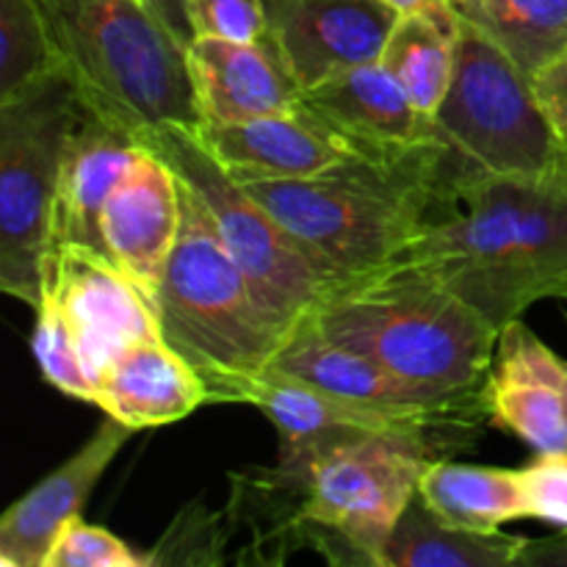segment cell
I'll return each instance as SVG.
<instances>
[{"label":"cell","mask_w":567,"mask_h":567,"mask_svg":"<svg viewBox=\"0 0 567 567\" xmlns=\"http://www.w3.org/2000/svg\"><path fill=\"white\" fill-rule=\"evenodd\" d=\"M183 22L192 37L227 42H264L269 37L266 0H183Z\"/></svg>","instance_id":"cell-29"},{"label":"cell","mask_w":567,"mask_h":567,"mask_svg":"<svg viewBox=\"0 0 567 567\" xmlns=\"http://www.w3.org/2000/svg\"><path fill=\"white\" fill-rule=\"evenodd\" d=\"M441 150L399 161L354 155L332 169L293 181H244L241 186L341 280L396 264L426 230L437 205Z\"/></svg>","instance_id":"cell-2"},{"label":"cell","mask_w":567,"mask_h":567,"mask_svg":"<svg viewBox=\"0 0 567 567\" xmlns=\"http://www.w3.org/2000/svg\"><path fill=\"white\" fill-rule=\"evenodd\" d=\"M61 305L75 332L78 354L89 380L100 374L133 343L161 336L155 305L127 271L100 249L59 244L44 255Z\"/></svg>","instance_id":"cell-11"},{"label":"cell","mask_w":567,"mask_h":567,"mask_svg":"<svg viewBox=\"0 0 567 567\" xmlns=\"http://www.w3.org/2000/svg\"><path fill=\"white\" fill-rule=\"evenodd\" d=\"M482 399L487 424L513 432L535 454L567 452V360L524 319L498 332Z\"/></svg>","instance_id":"cell-14"},{"label":"cell","mask_w":567,"mask_h":567,"mask_svg":"<svg viewBox=\"0 0 567 567\" xmlns=\"http://www.w3.org/2000/svg\"><path fill=\"white\" fill-rule=\"evenodd\" d=\"M269 39L305 89L382 59L399 14L380 0H266Z\"/></svg>","instance_id":"cell-13"},{"label":"cell","mask_w":567,"mask_h":567,"mask_svg":"<svg viewBox=\"0 0 567 567\" xmlns=\"http://www.w3.org/2000/svg\"><path fill=\"white\" fill-rule=\"evenodd\" d=\"M313 319L341 347L446 396L482 393L502 332L437 277L402 260L349 280Z\"/></svg>","instance_id":"cell-4"},{"label":"cell","mask_w":567,"mask_h":567,"mask_svg":"<svg viewBox=\"0 0 567 567\" xmlns=\"http://www.w3.org/2000/svg\"><path fill=\"white\" fill-rule=\"evenodd\" d=\"M554 131L567 142V48L529 78Z\"/></svg>","instance_id":"cell-32"},{"label":"cell","mask_w":567,"mask_h":567,"mask_svg":"<svg viewBox=\"0 0 567 567\" xmlns=\"http://www.w3.org/2000/svg\"><path fill=\"white\" fill-rule=\"evenodd\" d=\"M299 105L363 158L399 161L432 142V120L415 109L382 61L352 66L305 89Z\"/></svg>","instance_id":"cell-15"},{"label":"cell","mask_w":567,"mask_h":567,"mask_svg":"<svg viewBox=\"0 0 567 567\" xmlns=\"http://www.w3.org/2000/svg\"><path fill=\"white\" fill-rule=\"evenodd\" d=\"M155 3H166V6H181V9H183V0H155Z\"/></svg>","instance_id":"cell-36"},{"label":"cell","mask_w":567,"mask_h":567,"mask_svg":"<svg viewBox=\"0 0 567 567\" xmlns=\"http://www.w3.org/2000/svg\"><path fill=\"white\" fill-rule=\"evenodd\" d=\"M399 260L430 271L502 330L557 297L567 277V166L449 183L426 230Z\"/></svg>","instance_id":"cell-1"},{"label":"cell","mask_w":567,"mask_h":567,"mask_svg":"<svg viewBox=\"0 0 567 567\" xmlns=\"http://www.w3.org/2000/svg\"><path fill=\"white\" fill-rule=\"evenodd\" d=\"M419 496L432 513L463 529L502 532L509 520L529 518L520 468L432 460L419 482Z\"/></svg>","instance_id":"cell-24"},{"label":"cell","mask_w":567,"mask_h":567,"mask_svg":"<svg viewBox=\"0 0 567 567\" xmlns=\"http://www.w3.org/2000/svg\"><path fill=\"white\" fill-rule=\"evenodd\" d=\"M269 369L286 371L310 385L352 402L374 404L393 413L413 415L437 430L457 437L465 449L474 446L482 424H487V410L482 393L476 396H446L402 380L377 360L341 347L321 332L316 319H305L277 352Z\"/></svg>","instance_id":"cell-10"},{"label":"cell","mask_w":567,"mask_h":567,"mask_svg":"<svg viewBox=\"0 0 567 567\" xmlns=\"http://www.w3.org/2000/svg\"><path fill=\"white\" fill-rule=\"evenodd\" d=\"M188 72L203 127L288 114L302 100V86L269 37L264 42L192 37Z\"/></svg>","instance_id":"cell-18"},{"label":"cell","mask_w":567,"mask_h":567,"mask_svg":"<svg viewBox=\"0 0 567 567\" xmlns=\"http://www.w3.org/2000/svg\"><path fill=\"white\" fill-rule=\"evenodd\" d=\"M81 97L66 72L0 100V288L37 308L61 164Z\"/></svg>","instance_id":"cell-9"},{"label":"cell","mask_w":567,"mask_h":567,"mask_svg":"<svg viewBox=\"0 0 567 567\" xmlns=\"http://www.w3.org/2000/svg\"><path fill=\"white\" fill-rule=\"evenodd\" d=\"M230 509L210 513L203 502H192L177 513L169 529L164 532L153 551L147 554L153 565H221L230 529Z\"/></svg>","instance_id":"cell-28"},{"label":"cell","mask_w":567,"mask_h":567,"mask_svg":"<svg viewBox=\"0 0 567 567\" xmlns=\"http://www.w3.org/2000/svg\"><path fill=\"white\" fill-rule=\"evenodd\" d=\"M554 299H559V302H565V313H567V277L563 280V286L557 288V297Z\"/></svg>","instance_id":"cell-35"},{"label":"cell","mask_w":567,"mask_h":567,"mask_svg":"<svg viewBox=\"0 0 567 567\" xmlns=\"http://www.w3.org/2000/svg\"><path fill=\"white\" fill-rule=\"evenodd\" d=\"M142 144L166 161L208 210L221 244L249 280L264 308L291 336L347 280L327 271L247 188L219 164L203 131L166 125Z\"/></svg>","instance_id":"cell-8"},{"label":"cell","mask_w":567,"mask_h":567,"mask_svg":"<svg viewBox=\"0 0 567 567\" xmlns=\"http://www.w3.org/2000/svg\"><path fill=\"white\" fill-rule=\"evenodd\" d=\"M529 559H532V565H540V563L567 565V535H565V532H563V537H557V540H535V543H532Z\"/></svg>","instance_id":"cell-33"},{"label":"cell","mask_w":567,"mask_h":567,"mask_svg":"<svg viewBox=\"0 0 567 567\" xmlns=\"http://www.w3.org/2000/svg\"><path fill=\"white\" fill-rule=\"evenodd\" d=\"M529 518L567 535V452H540L520 468Z\"/></svg>","instance_id":"cell-31"},{"label":"cell","mask_w":567,"mask_h":567,"mask_svg":"<svg viewBox=\"0 0 567 567\" xmlns=\"http://www.w3.org/2000/svg\"><path fill=\"white\" fill-rule=\"evenodd\" d=\"M133 432V426L105 415L94 435L66 463L17 498L0 518V565L44 567L53 543L66 524L81 518L92 491Z\"/></svg>","instance_id":"cell-17"},{"label":"cell","mask_w":567,"mask_h":567,"mask_svg":"<svg viewBox=\"0 0 567 567\" xmlns=\"http://www.w3.org/2000/svg\"><path fill=\"white\" fill-rule=\"evenodd\" d=\"M64 72L94 114L138 136L181 125L203 131L188 72V33L175 6L155 0H39Z\"/></svg>","instance_id":"cell-3"},{"label":"cell","mask_w":567,"mask_h":567,"mask_svg":"<svg viewBox=\"0 0 567 567\" xmlns=\"http://www.w3.org/2000/svg\"><path fill=\"white\" fill-rule=\"evenodd\" d=\"M64 72L59 44L39 0H0V100Z\"/></svg>","instance_id":"cell-26"},{"label":"cell","mask_w":567,"mask_h":567,"mask_svg":"<svg viewBox=\"0 0 567 567\" xmlns=\"http://www.w3.org/2000/svg\"><path fill=\"white\" fill-rule=\"evenodd\" d=\"M203 136L238 183L313 177L358 155L302 105L241 125L203 127Z\"/></svg>","instance_id":"cell-20"},{"label":"cell","mask_w":567,"mask_h":567,"mask_svg":"<svg viewBox=\"0 0 567 567\" xmlns=\"http://www.w3.org/2000/svg\"><path fill=\"white\" fill-rule=\"evenodd\" d=\"M454 9L529 78L567 48V0H454Z\"/></svg>","instance_id":"cell-25"},{"label":"cell","mask_w":567,"mask_h":567,"mask_svg":"<svg viewBox=\"0 0 567 567\" xmlns=\"http://www.w3.org/2000/svg\"><path fill=\"white\" fill-rule=\"evenodd\" d=\"M460 28L463 20L454 3L402 14L382 50V66L396 78L426 120L437 114L452 86Z\"/></svg>","instance_id":"cell-23"},{"label":"cell","mask_w":567,"mask_h":567,"mask_svg":"<svg viewBox=\"0 0 567 567\" xmlns=\"http://www.w3.org/2000/svg\"><path fill=\"white\" fill-rule=\"evenodd\" d=\"M142 150L144 144L136 133L94 114L81 103L64 147L50 247L81 244L105 252L100 230L103 208Z\"/></svg>","instance_id":"cell-19"},{"label":"cell","mask_w":567,"mask_h":567,"mask_svg":"<svg viewBox=\"0 0 567 567\" xmlns=\"http://www.w3.org/2000/svg\"><path fill=\"white\" fill-rule=\"evenodd\" d=\"M432 460L441 454L424 437L365 432L332 443L297 471L275 465L297 493V551L310 548L332 565L382 567L388 537Z\"/></svg>","instance_id":"cell-6"},{"label":"cell","mask_w":567,"mask_h":567,"mask_svg":"<svg viewBox=\"0 0 567 567\" xmlns=\"http://www.w3.org/2000/svg\"><path fill=\"white\" fill-rule=\"evenodd\" d=\"M432 138L441 150L437 192L471 175L537 177L567 166V142L548 122L529 75L465 20Z\"/></svg>","instance_id":"cell-7"},{"label":"cell","mask_w":567,"mask_h":567,"mask_svg":"<svg viewBox=\"0 0 567 567\" xmlns=\"http://www.w3.org/2000/svg\"><path fill=\"white\" fill-rule=\"evenodd\" d=\"M210 404V388L161 336L133 343L97 380L94 408L133 430L175 424Z\"/></svg>","instance_id":"cell-21"},{"label":"cell","mask_w":567,"mask_h":567,"mask_svg":"<svg viewBox=\"0 0 567 567\" xmlns=\"http://www.w3.org/2000/svg\"><path fill=\"white\" fill-rule=\"evenodd\" d=\"M37 327H33V354L44 380L64 396L81 402H97V388L89 380L86 369L78 354L75 332H72L66 310L61 305L53 275L42 269V293L37 302Z\"/></svg>","instance_id":"cell-27"},{"label":"cell","mask_w":567,"mask_h":567,"mask_svg":"<svg viewBox=\"0 0 567 567\" xmlns=\"http://www.w3.org/2000/svg\"><path fill=\"white\" fill-rule=\"evenodd\" d=\"M181 203V233L155 293L161 338L208 382L210 404H244L288 332L264 308L183 181Z\"/></svg>","instance_id":"cell-5"},{"label":"cell","mask_w":567,"mask_h":567,"mask_svg":"<svg viewBox=\"0 0 567 567\" xmlns=\"http://www.w3.org/2000/svg\"><path fill=\"white\" fill-rule=\"evenodd\" d=\"M380 3H385L388 9H393L399 17H402V14H415V11L437 9V6L454 3V0H380Z\"/></svg>","instance_id":"cell-34"},{"label":"cell","mask_w":567,"mask_h":567,"mask_svg":"<svg viewBox=\"0 0 567 567\" xmlns=\"http://www.w3.org/2000/svg\"><path fill=\"white\" fill-rule=\"evenodd\" d=\"M44 567H150V559L109 529L75 518L53 543Z\"/></svg>","instance_id":"cell-30"},{"label":"cell","mask_w":567,"mask_h":567,"mask_svg":"<svg viewBox=\"0 0 567 567\" xmlns=\"http://www.w3.org/2000/svg\"><path fill=\"white\" fill-rule=\"evenodd\" d=\"M529 546L526 537L449 524L415 493L388 537L382 567H509L524 565Z\"/></svg>","instance_id":"cell-22"},{"label":"cell","mask_w":567,"mask_h":567,"mask_svg":"<svg viewBox=\"0 0 567 567\" xmlns=\"http://www.w3.org/2000/svg\"><path fill=\"white\" fill-rule=\"evenodd\" d=\"M244 404L258 408L275 424L277 435H280L277 465L288 471L308 465L316 454L330 449L332 443L349 441V437L365 435V432H408V435L424 437L437 449L441 457L465 449L457 437L426 424V421L336 396V393L321 391V388L277 369H266L252 382Z\"/></svg>","instance_id":"cell-12"},{"label":"cell","mask_w":567,"mask_h":567,"mask_svg":"<svg viewBox=\"0 0 567 567\" xmlns=\"http://www.w3.org/2000/svg\"><path fill=\"white\" fill-rule=\"evenodd\" d=\"M181 221V177L161 155L144 147L111 192L100 230L105 252L153 299V305Z\"/></svg>","instance_id":"cell-16"}]
</instances>
